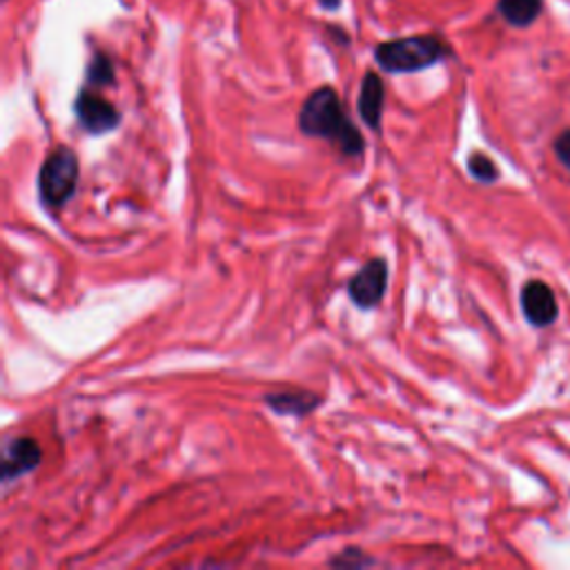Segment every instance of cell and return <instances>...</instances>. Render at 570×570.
<instances>
[{
    "mask_svg": "<svg viewBox=\"0 0 570 570\" xmlns=\"http://www.w3.org/2000/svg\"><path fill=\"white\" fill-rule=\"evenodd\" d=\"M555 154H557V159L570 170V130H566L563 134L557 136Z\"/></svg>",
    "mask_w": 570,
    "mask_h": 570,
    "instance_id": "5bb4252c",
    "label": "cell"
},
{
    "mask_svg": "<svg viewBox=\"0 0 570 570\" xmlns=\"http://www.w3.org/2000/svg\"><path fill=\"white\" fill-rule=\"evenodd\" d=\"M330 563L332 566H371L373 559L366 557L361 550H345L339 557H335Z\"/></svg>",
    "mask_w": 570,
    "mask_h": 570,
    "instance_id": "4fadbf2b",
    "label": "cell"
},
{
    "mask_svg": "<svg viewBox=\"0 0 570 570\" xmlns=\"http://www.w3.org/2000/svg\"><path fill=\"white\" fill-rule=\"evenodd\" d=\"M322 397L307 390H283V392H272L266 397V403L277 412L286 414V417H303L322 405Z\"/></svg>",
    "mask_w": 570,
    "mask_h": 570,
    "instance_id": "9c48e42d",
    "label": "cell"
},
{
    "mask_svg": "<svg viewBox=\"0 0 570 570\" xmlns=\"http://www.w3.org/2000/svg\"><path fill=\"white\" fill-rule=\"evenodd\" d=\"M522 310H524L526 319L537 328L550 326L559 315L557 299H555L550 286H546L544 281H529L524 286Z\"/></svg>",
    "mask_w": 570,
    "mask_h": 570,
    "instance_id": "52a82bcc",
    "label": "cell"
},
{
    "mask_svg": "<svg viewBox=\"0 0 570 570\" xmlns=\"http://www.w3.org/2000/svg\"><path fill=\"white\" fill-rule=\"evenodd\" d=\"M299 130L305 136L330 141L341 149L343 157H361L366 147L364 136L345 114L332 87H319L305 98L299 112Z\"/></svg>",
    "mask_w": 570,
    "mask_h": 570,
    "instance_id": "6da1fadb",
    "label": "cell"
},
{
    "mask_svg": "<svg viewBox=\"0 0 570 570\" xmlns=\"http://www.w3.org/2000/svg\"><path fill=\"white\" fill-rule=\"evenodd\" d=\"M544 8V0H499V14L512 27L533 25Z\"/></svg>",
    "mask_w": 570,
    "mask_h": 570,
    "instance_id": "30bf717a",
    "label": "cell"
},
{
    "mask_svg": "<svg viewBox=\"0 0 570 570\" xmlns=\"http://www.w3.org/2000/svg\"><path fill=\"white\" fill-rule=\"evenodd\" d=\"M448 54L446 45L437 36H410L381 43L375 49V59L381 70L390 74H412L437 65Z\"/></svg>",
    "mask_w": 570,
    "mask_h": 570,
    "instance_id": "7a4b0ae2",
    "label": "cell"
},
{
    "mask_svg": "<svg viewBox=\"0 0 570 570\" xmlns=\"http://www.w3.org/2000/svg\"><path fill=\"white\" fill-rule=\"evenodd\" d=\"M469 170L477 181H484V183H493L499 177L495 163L486 157V154H473V157L469 159Z\"/></svg>",
    "mask_w": 570,
    "mask_h": 570,
    "instance_id": "7c38bea8",
    "label": "cell"
},
{
    "mask_svg": "<svg viewBox=\"0 0 570 570\" xmlns=\"http://www.w3.org/2000/svg\"><path fill=\"white\" fill-rule=\"evenodd\" d=\"M78 177H81V166L76 154L65 145L51 149L38 172L40 201L49 207V210H61V207L68 205L76 194Z\"/></svg>",
    "mask_w": 570,
    "mask_h": 570,
    "instance_id": "3957f363",
    "label": "cell"
},
{
    "mask_svg": "<svg viewBox=\"0 0 570 570\" xmlns=\"http://www.w3.org/2000/svg\"><path fill=\"white\" fill-rule=\"evenodd\" d=\"M386 290H388V264L381 256L371 258V262L348 283V294L352 303L361 310H371L379 305Z\"/></svg>",
    "mask_w": 570,
    "mask_h": 570,
    "instance_id": "277c9868",
    "label": "cell"
},
{
    "mask_svg": "<svg viewBox=\"0 0 570 570\" xmlns=\"http://www.w3.org/2000/svg\"><path fill=\"white\" fill-rule=\"evenodd\" d=\"M319 3H322V8H326V10H337V8L341 5V0H319Z\"/></svg>",
    "mask_w": 570,
    "mask_h": 570,
    "instance_id": "9a60e30c",
    "label": "cell"
},
{
    "mask_svg": "<svg viewBox=\"0 0 570 570\" xmlns=\"http://www.w3.org/2000/svg\"><path fill=\"white\" fill-rule=\"evenodd\" d=\"M74 112L78 123L89 132V134H108L119 128L121 123V112L112 106L108 98H102L94 89L85 87L76 100H74Z\"/></svg>",
    "mask_w": 570,
    "mask_h": 570,
    "instance_id": "5b68a950",
    "label": "cell"
},
{
    "mask_svg": "<svg viewBox=\"0 0 570 570\" xmlns=\"http://www.w3.org/2000/svg\"><path fill=\"white\" fill-rule=\"evenodd\" d=\"M43 459L38 441L29 437H16L5 444L3 448V482L10 484L12 480H19L34 469H38V463Z\"/></svg>",
    "mask_w": 570,
    "mask_h": 570,
    "instance_id": "8992f818",
    "label": "cell"
},
{
    "mask_svg": "<svg viewBox=\"0 0 570 570\" xmlns=\"http://www.w3.org/2000/svg\"><path fill=\"white\" fill-rule=\"evenodd\" d=\"M384 100H386V87H384L381 76L375 72H368L364 76V83H361V92H359V114L371 130L381 128Z\"/></svg>",
    "mask_w": 570,
    "mask_h": 570,
    "instance_id": "ba28073f",
    "label": "cell"
},
{
    "mask_svg": "<svg viewBox=\"0 0 570 570\" xmlns=\"http://www.w3.org/2000/svg\"><path fill=\"white\" fill-rule=\"evenodd\" d=\"M89 87H108L114 85V65L106 54H94L87 68Z\"/></svg>",
    "mask_w": 570,
    "mask_h": 570,
    "instance_id": "8fae6325",
    "label": "cell"
}]
</instances>
